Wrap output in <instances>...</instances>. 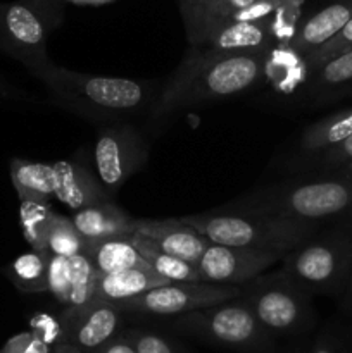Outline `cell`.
Returning <instances> with one entry per match:
<instances>
[{"label":"cell","instance_id":"6da1fadb","mask_svg":"<svg viewBox=\"0 0 352 353\" xmlns=\"http://www.w3.org/2000/svg\"><path fill=\"white\" fill-rule=\"evenodd\" d=\"M271 52L216 54L192 47L159 90L148 121L161 128L168 117L185 107L244 95L259 85Z\"/></svg>","mask_w":352,"mask_h":353},{"label":"cell","instance_id":"7a4b0ae2","mask_svg":"<svg viewBox=\"0 0 352 353\" xmlns=\"http://www.w3.org/2000/svg\"><path fill=\"white\" fill-rule=\"evenodd\" d=\"M48 99L66 112L88 121H126L150 112L159 95L157 85L147 79L85 74L52 62L40 76Z\"/></svg>","mask_w":352,"mask_h":353},{"label":"cell","instance_id":"3957f363","mask_svg":"<svg viewBox=\"0 0 352 353\" xmlns=\"http://www.w3.org/2000/svg\"><path fill=\"white\" fill-rule=\"evenodd\" d=\"M219 209L317 224L352 216V172L297 178L244 193Z\"/></svg>","mask_w":352,"mask_h":353},{"label":"cell","instance_id":"277c9868","mask_svg":"<svg viewBox=\"0 0 352 353\" xmlns=\"http://www.w3.org/2000/svg\"><path fill=\"white\" fill-rule=\"evenodd\" d=\"M182 219L211 243L271 252L282 259L304 241L320 234L317 224L313 223L261 214L230 212L219 207L211 212L193 214Z\"/></svg>","mask_w":352,"mask_h":353},{"label":"cell","instance_id":"5b68a950","mask_svg":"<svg viewBox=\"0 0 352 353\" xmlns=\"http://www.w3.org/2000/svg\"><path fill=\"white\" fill-rule=\"evenodd\" d=\"M64 0H16L0 3V50L19 61L33 76L52 64L47 40L62 23Z\"/></svg>","mask_w":352,"mask_h":353},{"label":"cell","instance_id":"8992f818","mask_svg":"<svg viewBox=\"0 0 352 353\" xmlns=\"http://www.w3.org/2000/svg\"><path fill=\"white\" fill-rule=\"evenodd\" d=\"M176 331L242 353H269L273 334L242 299L176 317Z\"/></svg>","mask_w":352,"mask_h":353},{"label":"cell","instance_id":"52a82bcc","mask_svg":"<svg viewBox=\"0 0 352 353\" xmlns=\"http://www.w3.org/2000/svg\"><path fill=\"white\" fill-rule=\"evenodd\" d=\"M351 259V233L316 234L280 261V272L309 295H340Z\"/></svg>","mask_w":352,"mask_h":353},{"label":"cell","instance_id":"ba28073f","mask_svg":"<svg viewBox=\"0 0 352 353\" xmlns=\"http://www.w3.org/2000/svg\"><path fill=\"white\" fill-rule=\"evenodd\" d=\"M242 300L271 334H299L313 323V295L276 271L242 286Z\"/></svg>","mask_w":352,"mask_h":353},{"label":"cell","instance_id":"9c48e42d","mask_svg":"<svg viewBox=\"0 0 352 353\" xmlns=\"http://www.w3.org/2000/svg\"><path fill=\"white\" fill-rule=\"evenodd\" d=\"M147 140L131 124H113L97 134L93 147L95 176L109 195H114L147 162Z\"/></svg>","mask_w":352,"mask_h":353},{"label":"cell","instance_id":"30bf717a","mask_svg":"<svg viewBox=\"0 0 352 353\" xmlns=\"http://www.w3.org/2000/svg\"><path fill=\"white\" fill-rule=\"evenodd\" d=\"M242 286L209 285V283H168L144 295L117 305L123 314L141 316H183L207 307L237 300Z\"/></svg>","mask_w":352,"mask_h":353},{"label":"cell","instance_id":"8fae6325","mask_svg":"<svg viewBox=\"0 0 352 353\" xmlns=\"http://www.w3.org/2000/svg\"><path fill=\"white\" fill-rule=\"evenodd\" d=\"M280 261L282 257L271 252L209 243L207 250L197 262V271L202 283L244 286Z\"/></svg>","mask_w":352,"mask_h":353},{"label":"cell","instance_id":"7c38bea8","mask_svg":"<svg viewBox=\"0 0 352 353\" xmlns=\"http://www.w3.org/2000/svg\"><path fill=\"white\" fill-rule=\"evenodd\" d=\"M123 316L116 305L92 300L86 305L66 307L59 321L66 343L95 353L121 333Z\"/></svg>","mask_w":352,"mask_h":353},{"label":"cell","instance_id":"4fadbf2b","mask_svg":"<svg viewBox=\"0 0 352 353\" xmlns=\"http://www.w3.org/2000/svg\"><path fill=\"white\" fill-rule=\"evenodd\" d=\"M137 233L157 245L169 255L195 265L211 241L179 219H138Z\"/></svg>","mask_w":352,"mask_h":353},{"label":"cell","instance_id":"5bb4252c","mask_svg":"<svg viewBox=\"0 0 352 353\" xmlns=\"http://www.w3.org/2000/svg\"><path fill=\"white\" fill-rule=\"evenodd\" d=\"M271 17L257 23H223L211 30L195 48L216 54H247V52H271L275 45Z\"/></svg>","mask_w":352,"mask_h":353},{"label":"cell","instance_id":"9a60e30c","mask_svg":"<svg viewBox=\"0 0 352 353\" xmlns=\"http://www.w3.org/2000/svg\"><path fill=\"white\" fill-rule=\"evenodd\" d=\"M54 196L75 212L110 202V195L99 178L88 168L72 161L54 162Z\"/></svg>","mask_w":352,"mask_h":353},{"label":"cell","instance_id":"2e32d148","mask_svg":"<svg viewBox=\"0 0 352 353\" xmlns=\"http://www.w3.org/2000/svg\"><path fill=\"white\" fill-rule=\"evenodd\" d=\"M352 19V0H338V2L330 3L307 17L304 23L299 24L295 34L290 40V50L300 59L309 55L311 52L317 50L324 43L337 37L342 28Z\"/></svg>","mask_w":352,"mask_h":353},{"label":"cell","instance_id":"e0dca14e","mask_svg":"<svg viewBox=\"0 0 352 353\" xmlns=\"http://www.w3.org/2000/svg\"><path fill=\"white\" fill-rule=\"evenodd\" d=\"M71 221L86 241L130 238L137 233L138 219L128 216L116 203L106 202L72 214Z\"/></svg>","mask_w":352,"mask_h":353},{"label":"cell","instance_id":"ac0fdd59","mask_svg":"<svg viewBox=\"0 0 352 353\" xmlns=\"http://www.w3.org/2000/svg\"><path fill=\"white\" fill-rule=\"evenodd\" d=\"M254 2L257 0H200L188 6H179L190 45L197 47L211 30L226 23L233 14Z\"/></svg>","mask_w":352,"mask_h":353},{"label":"cell","instance_id":"d6986e66","mask_svg":"<svg viewBox=\"0 0 352 353\" xmlns=\"http://www.w3.org/2000/svg\"><path fill=\"white\" fill-rule=\"evenodd\" d=\"M168 283L171 281L155 274L154 271H138V269L104 274L100 276L93 300L117 307L128 300H133L150 292V290L168 285Z\"/></svg>","mask_w":352,"mask_h":353},{"label":"cell","instance_id":"ffe728a7","mask_svg":"<svg viewBox=\"0 0 352 353\" xmlns=\"http://www.w3.org/2000/svg\"><path fill=\"white\" fill-rule=\"evenodd\" d=\"M85 255L92 261L93 268L100 276L113 274V272L131 271H152L150 265L145 262L140 252L135 248L130 238H107L99 241H86Z\"/></svg>","mask_w":352,"mask_h":353},{"label":"cell","instance_id":"44dd1931","mask_svg":"<svg viewBox=\"0 0 352 353\" xmlns=\"http://www.w3.org/2000/svg\"><path fill=\"white\" fill-rule=\"evenodd\" d=\"M352 137V109L338 110L328 117L309 124L297 143L295 161L328 150Z\"/></svg>","mask_w":352,"mask_h":353},{"label":"cell","instance_id":"7402d4cb","mask_svg":"<svg viewBox=\"0 0 352 353\" xmlns=\"http://www.w3.org/2000/svg\"><path fill=\"white\" fill-rule=\"evenodd\" d=\"M9 169L19 200L50 202L54 196V164L12 159Z\"/></svg>","mask_w":352,"mask_h":353},{"label":"cell","instance_id":"603a6c76","mask_svg":"<svg viewBox=\"0 0 352 353\" xmlns=\"http://www.w3.org/2000/svg\"><path fill=\"white\" fill-rule=\"evenodd\" d=\"M131 243H133L135 248L140 252V255L145 259V262L150 265L152 271H154L155 274L162 276L164 279H168V281L202 283L195 265L188 264V262L182 261V259L175 257V255H169L168 252L161 250L157 245H154L150 240L141 236V234L135 233L133 236H131Z\"/></svg>","mask_w":352,"mask_h":353},{"label":"cell","instance_id":"cb8c5ba5","mask_svg":"<svg viewBox=\"0 0 352 353\" xmlns=\"http://www.w3.org/2000/svg\"><path fill=\"white\" fill-rule=\"evenodd\" d=\"M48 252H28L12 261L6 269V276L23 293L47 292Z\"/></svg>","mask_w":352,"mask_h":353},{"label":"cell","instance_id":"d4e9b609","mask_svg":"<svg viewBox=\"0 0 352 353\" xmlns=\"http://www.w3.org/2000/svg\"><path fill=\"white\" fill-rule=\"evenodd\" d=\"M55 210L43 200H21L19 223L24 240L35 252H47V238L54 223Z\"/></svg>","mask_w":352,"mask_h":353},{"label":"cell","instance_id":"484cf974","mask_svg":"<svg viewBox=\"0 0 352 353\" xmlns=\"http://www.w3.org/2000/svg\"><path fill=\"white\" fill-rule=\"evenodd\" d=\"M352 83V48L309 72L307 88L313 97L324 99Z\"/></svg>","mask_w":352,"mask_h":353},{"label":"cell","instance_id":"4316f807","mask_svg":"<svg viewBox=\"0 0 352 353\" xmlns=\"http://www.w3.org/2000/svg\"><path fill=\"white\" fill-rule=\"evenodd\" d=\"M86 240L76 230L71 217L55 214L47 238V252L55 257L72 259L86 252Z\"/></svg>","mask_w":352,"mask_h":353},{"label":"cell","instance_id":"83f0119b","mask_svg":"<svg viewBox=\"0 0 352 353\" xmlns=\"http://www.w3.org/2000/svg\"><path fill=\"white\" fill-rule=\"evenodd\" d=\"M290 168L299 169V171H317L324 174L349 172V169L352 168V137L320 154L299 159L292 162Z\"/></svg>","mask_w":352,"mask_h":353},{"label":"cell","instance_id":"f1b7e54d","mask_svg":"<svg viewBox=\"0 0 352 353\" xmlns=\"http://www.w3.org/2000/svg\"><path fill=\"white\" fill-rule=\"evenodd\" d=\"M71 264V302L69 307L86 305L95 296L100 274L85 254L69 259Z\"/></svg>","mask_w":352,"mask_h":353},{"label":"cell","instance_id":"f546056e","mask_svg":"<svg viewBox=\"0 0 352 353\" xmlns=\"http://www.w3.org/2000/svg\"><path fill=\"white\" fill-rule=\"evenodd\" d=\"M47 292L61 305L69 307L71 302V264L69 259L48 255L47 264Z\"/></svg>","mask_w":352,"mask_h":353},{"label":"cell","instance_id":"4dcf8cb0","mask_svg":"<svg viewBox=\"0 0 352 353\" xmlns=\"http://www.w3.org/2000/svg\"><path fill=\"white\" fill-rule=\"evenodd\" d=\"M349 48H352V19L342 28V31L337 37L331 38L328 43H324L323 47H320L317 50L306 55V57L302 59V64L307 72H313L316 71L317 68H321L324 62L331 61V59L337 57V55L347 52Z\"/></svg>","mask_w":352,"mask_h":353},{"label":"cell","instance_id":"1f68e13d","mask_svg":"<svg viewBox=\"0 0 352 353\" xmlns=\"http://www.w3.org/2000/svg\"><path fill=\"white\" fill-rule=\"evenodd\" d=\"M124 334L137 353H183L175 341L148 327H131Z\"/></svg>","mask_w":352,"mask_h":353},{"label":"cell","instance_id":"d6a6232c","mask_svg":"<svg viewBox=\"0 0 352 353\" xmlns=\"http://www.w3.org/2000/svg\"><path fill=\"white\" fill-rule=\"evenodd\" d=\"M300 6L302 0H282L278 9L271 17V30L275 40L283 45H289L297 31V23L300 17Z\"/></svg>","mask_w":352,"mask_h":353},{"label":"cell","instance_id":"836d02e7","mask_svg":"<svg viewBox=\"0 0 352 353\" xmlns=\"http://www.w3.org/2000/svg\"><path fill=\"white\" fill-rule=\"evenodd\" d=\"M31 333L37 338H40L43 343H47L48 347L54 348L55 345L62 343L64 341V334H62V326L61 321L54 319L48 314H35L30 321Z\"/></svg>","mask_w":352,"mask_h":353},{"label":"cell","instance_id":"e575fe53","mask_svg":"<svg viewBox=\"0 0 352 353\" xmlns=\"http://www.w3.org/2000/svg\"><path fill=\"white\" fill-rule=\"evenodd\" d=\"M52 350L54 348L43 343L31 331H24L7 340V343L0 348V353H52Z\"/></svg>","mask_w":352,"mask_h":353},{"label":"cell","instance_id":"d590c367","mask_svg":"<svg viewBox=\"0 0 352 353\" xmlns=\"http://www.w3.org/2000/svg\"><path fill=\"white\" fill-rule=\"evenodd\" d=\"M95 353H137V352H135L133 345H131V341L126 338L124 331H121L116 338H113L109 343L104 345V347L99 348Z\"/></svg>","mask_w":352,"mask_h":353},{"label":"cell","instance_id":"8d00e7d4","mask_svg":"<svg viewBox=\"0 0 352 353\" xmlns=\"http://www.w3.org/2000/svg\"><path fill=\"white\" fill-rule=\"evenodd\" d=\"M340 296H342V305H344V309H347L349 312H352V259H351V265H349L347 278H345V285H344V290H342Z\"/></svg>","mask_w":352,"mask_h":353},{"label":"cell","instance_id":"74e56055","mask_svg":"<svg viewBox=\"0 0 352 353\" xmlns=\"http://www.w3.org/2000/svg\"><path fill=\"white\" fill-rule=\"evenodd\" d=\"M309 353H340L338 347L335 345L333 340H330L328 336H321L320 340H316V343L313 345Z\"/></svg>","mask_w":352,"mask_h":353},{"label":"cell","instance_id":"f35d334b","mask_svg":"<svg viewBox=\"0 0 352 353\" xmlns=\"http://www.w3.org/2000/svg\"><path fill=\"white\" fill-rule=\"evenodd\" d=\"M0 97L2 99H19L21 93L12 85H9L6 79L0 78Z\"/></svg>","mask_w":352,"mask_h":353},{"label":"cell","instance_id":"ab89813d","mask_svg":"<svg viewBox=\"0 0 352 353\" xmlns=\"http://www.w3.org/2000/svg\"><path fill=\"white\" fill-rule=\"evenodd\" d=\"M64 2L75 3V6H106L114 0H64Z\"/></svg>","mask_w":352,"mask_h":353},{"label":"cell","instance_id":"60d3db41","mask_svg":"<svg viewBox=\"0 0 352 353\" xmlns=\"http://www.w3.org/2000/svg\"><path fill=\"white\" fill-rule=\"evenodd\" d=\"M52 353H85V352H81L79 348H76V347H72V345L62 341V343L55 345L54 352H52Z\"/></svg>","mask_w":352,"mask_h":353},{"label":"cell","instance_id":"b9f144b4","mask_svg":"<svg viewBox=\"0 0 352 353\" xmlns=\"http://www.w3.org/2000/svg\"><path fill=\"white\" fill-rule=\"evenodd\" d=\"M195 2H200V0H178L179 6H188V3H195Z\"/></svg>","mask_w":352,"mask_h":353},{"label":"cell","instance_id":"7bdbcfd3","mask_svg":"<svg viewBox=\"0 0 352 353\" xmlns=\"http://www.w3.org/2000/svg\"><path fill=\"white\" fill-rule=\"evenodd\" d=\"M52 352H54V350H52Z\"/></svg>","mask_w":352,"mask_h":353}]
</instances>
